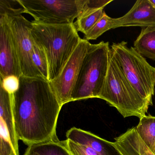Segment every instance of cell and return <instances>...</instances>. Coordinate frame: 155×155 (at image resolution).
<instances>
[{
	"label": "cell",
	"instance_id": "8",
	"mask_svg": "<svg viewBox=\"0 0 155 155\" xmlns=\"http://www.w3.org/2000/svg\"><path fill=\"white\" fill-rule=\"evenodd\" d=\"M91 43L81 39L59 75L50 84L61 106L71 101V95L84 58Z\"/></svg>",
	"mask_w": 155,
	"mask_h": 155
},
{
	"label": "cell",
	"instance_id": "2",
	"mask_svg": "<svg viewBox=\"0 0 155 155\" xmlns=\"http://www.w3.org/2000/svg\"><path fill=\"white\" fill-rule=\"evenodd\" d=\"M32 23L33 41L43 49L48 64V81L56 78L80 42L74 23L50 24Z\"/></svg>",
	"mask_w": 155,
	"mask_h": 155
},
{
	"label": "cell",
	"instance_id": "13",
	"mask_svg": "<svg viewBox=\"0 0 155 155\" xmlns=\"http://www.w3.org/2000/svg\"><path fill=\"white\" fill-rule=\"evenodd\" d=\"M116 147L122 155H155L140 138L136 127L115 138Z\"/></svg>",
	"mask_w": 155,
	"mask_h": 155
},
{
	"label": "cell",
	"instance_id": "21",
	"mask_svg": "<svg viewBox=\"0 0 155 155\" xmlns=\"http://www.w3.org/2000/svg\"><path fill=\"white\" fill-rule=\"evenodd\" d=\"M0 85L8 93L13 95L19 88V78L15 75H9L2 78H0Z\"/></svg>",
	"mask_w": 155,
	"mask_h": 155
},
{
	"label": "cell",
	"instance_id": "5",
	"mask_svg": "<svg viewBox=\"0 0 155 155\" xmlns=\"http://www.w3.org/2000/svg\"><path fill=\"white\" fill-rule=\"evenodd\" d=\"M110 49L108 42L91 44L71 95V101L97 98L107 73Z\"/></svg>",
	"mask_w": 155,
	"mask_h": 155
},
{
	"label": "cell",
	"instance_id": "1",
	"mask_svg": "<svg viewBox=\"0 0 155 155\" xmlns=\"http://www.w3.org/2000/svg\"><path fill=\"white\" fill-rule=\"evenodd\" d=\"M18 90L12 95L18 139L28 146L58 139L56 127L62 108L49 81L43 78H19Z\"/></svg>",
	"mask_w": 155,
	"mask_h": 155
},
{
	"label": "cell",
	"instance_id": "20",
	"mask_svg": "<svg viewBox=\"0 0 155 155\" xmlns=\"http://www.w3.org/2000/svg\"><path fill=\"white\" fill-rule=\"evenodd\" d=\"M112 1V0H85L84 5L78 18L94 12L100 9L104 8Z\"/></svg>",
	"mask_w": 155,
	"mask_h": 155
},
{
	"label": "cell",
	"instance_id": "9",
	"mask_svg": "<svg viewBox=\"0 0 155 155\" xmlns=\"http://www.w3.org/2000/svg\"><path fill=\"white\" fill-rule=\"evenodd\" d=\"M12 16L0 14V78L22 75L10 27Z\"/></svg>",
	"mask_w": 155,
	"mask_h": 155
},
{
	"label": "cell",
	"instance_id": "4",
	"mask_svg": "<svg viewBox=\"0 0 155 155\" xmlns=\"http://www.w3.org/2000/svg\"><path fill=\"white\" fill-rule=\"evenodd\" d=\"M110 53L126 78L141 97L152 105L155 86V68L125 41L113 43Z\"/></svg>",
	"mask_w": 155,
	"mask_h": 155
},
{
	"label": "cell",
	"instance_id": "12",
	"mask_svg": "<svg viewBox=\"0 0 155 155\" xmlns=\"http://www.w3.org/2000/svg\"><path fill=\"white\" fill-rule=\"evenodd\" d=\"M67 139L89 147L99 155H122L114 143L103 139L91 132L73 127L67 131Z\"/></svg>",
	"mask_w": 155,
	"mask_h": 155
},
{
	"label": "cell",
	"instance_id": "7",
	"mask_svg": "<svg viewBox=\"0 0 155 155\" xmlns=\"http://www.w3.org/2000/svg\"><path fill=\"white\" fill-rule=\"evenodd\" d=\"M10 27L22 76L44 78L32 61V22L22 15H16L11 18Z\"/></svg>",
	"mask_w": 155,
	"mask_h": 155
},
{
	"label": "cell",
	"instance_id": "16",
	"mask_svg": "<svg viewBox=\"0 0 155 155\" xmlns=\"http://www.w3.org/2000/svg\"><path fill=\"white\" fill-rule=\"evenodd\" d=\"M139 136L146 145L154 152L155 148V117L149 115L140 119L136 127Z\"/></svg>",
	"mask_w": 155,
	"mask_h": 155
},
{
	"label": "cell",
	"instance_id": "18",
	"mask_svg": "<svg viewBox=\"0 0 155 155\" xmlns=\"http://www.w3.org/2000/svg\"><path fill=\"white\" fill-rule=\"evenodd\" d=\"M103 9L104 8L100 9L94 12L77 18V20L74 23L77 31H80L86 35L102 18L105 12Z\"/></svg>",
	"mask_w": 155,
	"mask_h": 155
},
{
	"label": "cell",
	"instance_id": "15",
	"mask_svg": "<svg viewBox=\"0 0 155 155\" xmlns=\"http://www.w3.org/2000/svg\"><path fill=\"white\" fill-rule=\"evenodd\" d=\"M24 155H71L65 140H52L28 146Z\"/></svg>",
	"mask_w": 155,
	"mask_h": 155
},
{
	"label": "cell",
	"instance_id": "10",
	"mask_svg": "<svg viewBox=\"0 0 155 155\" xmlns=\"http://www.w3.org/2000/svg\"><path fill=\"white\" fill-rule=\"evenodd\" d=\"M0 137L1 141L10 143L19 155L18 139L15 130L12 108V95L0 86Z\"/></svg>",
	"mask_w": 155,
	"mask_h": 155
},
{
	"label": "cell",
	"instance_id": "3",
	"mask_svg": "<svg viewBox=\"0 0 155 155\" xmlns=\"http://www.w3.org/2000/svg\"><path fill=\"white\" fill-rule=\"evenodd\" d=\"M98 98L116 108L124 118L146 116L150 105L128 81L112 58L110 51L108 69Z\"/></svg>",
	"mask_w": 155,
	"mask_h": 155
},
{
	"label": "cell",
	"instance_id": "11",
	"mask_svg": "<svg viewBox=\"0 0 155 155\" xmlns=\"http://www.w3.org/2000/svg\"><path fill=\"white\" fill-rule=\"evenodd\" d=\"M116 28L155 26V9L149 0H138L124 16L116 18Z\"/></svg>",
	"mask_w": 155,
	"mask_h": 155
},
{
	"label": "cell",
	"instance_id": "19",
	"mask_svg": "<svg viewBox=\"0 0 155 155\" xmlns=\"http://www.w3.org/2000/svg\"><path fill=\"white\" fill-rule=\"evenodd\" d=\"M32 59L35 67L41 76L44 79L48 81V64L46 53L43 49L34 42L32 49Z\"/></svg>",
	"mask_w": 155,
	"mask_h": 155
},
{
	"label": "cell",
	"instance_id": "23",
	"mask_svg": "<svg viewBox=\"0 0 155 155\" xmlns=\"http://www.w3.org/2000/svg\"><path fill=\"white\" fill-rule=\"evenodd\" d=\"M149 1L153 6V8L155 9V0H149Z\"/></svg>",
	"mask_w": 155,
	"mask_h": 155
},
{
	"label": "cell",
	"instance_id": "22",
	"mask_svg": "<svg viewBox=\"0 0 155 155\" xmlns=\"http://www.w3.org/2000/svg\"><path fill=\"white\" fill-rule=\"evenodd\" d=\"M65 141L71 155H99L89 147L77 144L67 139Z\"/></svg>",
	"mask_w": 155,
	"mask_h": 155
},
{
	"label": "cell",
	"instance_id": "6",
	"mask_svg": "<svg viewBox=\"0 0 155 155\" xmlns=\"http://www.w3.org/2000/svg\"><path fill=\"white\" fill-rule=\"evenodd\" d=\"M24 13L43 24L74 23L84 5L85 0H17Z\"/></svg>",
	"mask_w": 155,
	"mask_h": 155
},
{
	"label": "cell",
	"instance_id": "24",
	"mask_svg": "<svg viewBox=\"0 0 155 155\" xmlns=\"http://www.w3.org/2000/svg\"><path fill=\"white\" fill-rule=\"evenodd\" d=\"M154 153L155 154V150H154Z\"/></svg>",
	"mask_w": 155,
	"mask_h": 155
},
{
	"label": "cell",
	"instance_id": "17",
	"mask_svg": "<svg viewBox=\"0 0 155 155\" xmlns=\"http://www.w3.org/2000/svg\"><path fill=\"white\" fill-rule=\"evenodd\" d=\"M116 18L109 17L104 12L102 18L85 35L84 39L87 41L97 39L106 31L116 28Z\"/></svg>",
	"mask_w": 155,
	"mask_h": 155
},
{
	"label": "cell",
	"instance_id": "14",
	"mask_svg": "<svg viewBox=\"0 0 155 155\" xmlns=\"http://www.w3.org/2000/svg\"><path fill=\"white\" fill-rule=\"evenodd\" d=\"M134 48L141 56L155 61V26L142 28Z\"/></svg>",
	"mask_w": 155,
	"mask_h": 155
}]
</instances>
